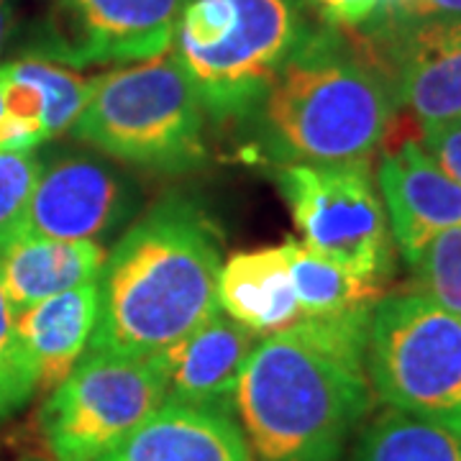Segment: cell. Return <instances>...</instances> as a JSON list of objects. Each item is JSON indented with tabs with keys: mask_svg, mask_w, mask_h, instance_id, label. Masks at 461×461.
Here are the masks:
<instances>
[{
	"mask_svg": "<svg viewBox=\"0 0 461 461\" xmlns=\"http://www.w3.org/2000/svg\"><path fill=\"white\" fill-rule=\"evenodd\" d=\"M369 318H303L257 341L233 397L254 461H341L372 405Z\"/></svg>",
	"mask_w": 461,
	"mask_h": 461,
	"instance_id": "cell-1",
	"label": "cell"
},
{
	"mask_svg": "<svg viewBox=\"0 0 461 461\" xmlns=\"http://www.w3.org/2000/svg\"><path fill=\"white\" fill-rule=\"evenodd\" d=\"M221 233L193 200L149 208L105 257L87 351L157 357L218 311Z\"/></svg>",
	"mask_w": 461,
	"mask_h": 461,
	"instance_id": "cell-2",
	"label": "cell"
},
{
	"mask_svg": "<svg viewBox=\"0 0 461 461\" xmlns=\"http://www.w3.org/2000/svg\"><path fill=\"white\" fill-rule=\"evenodd\" d=\"M397 108L393 80L362 36L308 26L244 123L272 165L344 162L387 139Z\"/></svg>",
	"mask_w": 461,
	"mask_h": 461,
	"instance_id": "cell-3",
	"label": "cell"
},
{
	"mask_svg": "<svg viewBox=\"0 0 461 461\" xmlns=\"http://www.w3.org/2000/svg\"><path fill=\"white\" fill-rule=\"evenodd\" d=\"M303 0H185L172 57L215 123H244L308 32Z\"/></svg>",
	"mask_w": 461,
	"mask_h": 461,
	"instance_id": "cell-4",
	"label": "cell"
},
{
	"mask_svg": "<svg viewBox=\"0 0 461 461\" xmlns=\"http://www.w3.org/2000/svg\"><path fill=\"white\" fill-rule=\"evenodd\" d=\"M205 108L177 59L159 54L95 75L72 139L129 167L180 175L208 162Z\"/></svg>",
	"mask_w": 461,
	"mask_h": 461,
	"instance_id": "cell-5",
	"label": "cell"
},
{
	"mask_svg": "<svg viewBox=\"0 0 461 461\" xmlns=\"http://www.w3.org/2000/svg\"><path fill=\"white\" fill-rule=\"evenodd\" d=\"M366 377L387 408L461 433V318L418 290L382 295L366 330Z\"/></svg>",
	"mask_w": 461,
	"mask_h": 461,
	"instance_id": "cell-6",
	"label": "cell"
},
{
	"mask_svg": "<svg viewBox=\"0 0 461 461\" xmlns=\"http://www.w3.org/2000/svg\"><path fill=\"white\" fill-rule=\"evenodd\" d=\"M165 402L157 357L87 351L47 393L39 426L54 461H100Z\"/></svg>",
	"mask_w": 461,
	"mask_h": 461,
	"instance_id": "cell-7",
	"label": "cell"
},
{
	"mask_svg": "<svg viewBox=\"0 0 461 461\" xmlns=\"http://www.w3.org/2000/svg\"><path fill=\"white\" fill-rule=\"evenodd\" d=\"M275 182L290 205L303 244L362 277L387 285L395 241L369 157L282 165L275 169Z\"/></svg>",
	"mask_w": 461,
	"mask_h": 461,
	"instance_id": "cell-8",
	"label": "cell"
},
{
	"mask_svg": "<svg viewBox=\"0 0 461 461\" xmlns=\"http://www.w3.org/2000/svg\"><path fill=\"white\" fill-rule=\"evenodd\" d=\"M185 0H59L33 57L59 65H129L172 47Z\"/></svg>",
	"mask_w": 461,
	"mask_h": 461,
	"instance_id": "cell-9",
	"label": "cell"
},
{
	"mask_svg": "<svg viewBox=\"0 0 461 461\" xmlns=\"http://www.w3.org/2000/svg\"><path fill=\"white\" fill-rule=\"evenodd\" d=\"M136 208V185L108 157L62 154L41 169L18 236L98 241L131 221Z\"/></svg>",
	"mask_w": 461,
	"mask_h": 461,
	"instance_id": "cell-10",
	"label": "cell"
},
{
	"mask_svg": "<svg viewBox=\"0 0 461 461\" xmlns=\"http://www.w3.org/2000/svg\"><path fill=\"white\" fill-rule=\"evenodd\" d=\"M384 65L397 105L420 126L461 115V21L415 23L362 33Z\"/></svg>",
	"mask_w": 461,
	"mask_h": 461,
	"instance_id": "cell-11",
	"label": "cell"
},
{
	"mask_svg": "<svg viewBox=\"0 0 461 461\" xmlns=\"http://www.w3.org/2000/svg\"><path fill=\"white\" fill-rule=\"evenodd\" d=\"M377 187L393 241L408 264L430 239L461 226V185L430 159L418 139H408L382 157Z\"/></svg>",
	"mask_w": 461,
	"mask_h": 461,
	"instance_id": "cell-12",
	"label": "cell"
},
{
	"mask_svg": "<svg viewBox=\"0 0 461 461\" xmlns=\"http://www.w3.org/2000/svg\"><path fill=\"white\" fill-rule=\"evenodd\" d=\"M259 339L215 311L177 344L157 354L165 369L167 400L230 412L244 364Z\"/></svg>",
	"mask_w": 461,
	"mask_h": 461,
	"instance_id": "cell-13",
	"label": "cell"
},
{
	"mask_svg": "<svg viewBox=\"0 0 461 461\" xmlns=\"http://www.w3.org/2000/svg\"><path fill=\"white\" fill-rule=\"evenodd\" d=\"M100 461H254L230 412L169 402Z\"/></svg>",
	"mask_w": 461,
	"mask_h": 461,
	"instance_id": "cell-14",
	"label": "cell"
},
{
	"mask_svg": "<svg viewBox=\"0 0 461 461\" xmlns=\"http://www.w3.org/2000/svg\"><path fill=\"white\" fill-rule=\"evenodd\" d=\"M98 280L39 300L16 313V329L36 375V393H51L85 357L98 323Z\"/></svg>",
	"mask_w": 461,
	"mask_h": 461,
	"instance_id": "cell-15",
	"label": "cell"
},
{
	"mask_svg": "<svg viewBox=\"0 0 461 461\" xmlns=\"http://www.w3.org/2000/svg\"><path fill=\"white\" fill-rule=\"evenodd\" d=\"M218 308L257 336L290 329L300 321L285 247L236 251L221 264Z\"/></svg>",
	"mask_w": 461,
	"mask_h": 461,
	"instance_id": "cell-16",
	"label": "cell"
},
{
	"mask_svg": "<svg viewBox=\"0 0 461 461\" xmlns=\"http://www.w3.org/2000/svg\"><path fill=\"white\" fill-rule=\"evenodd\" d=\"M108 251L100 241L18 236L0 247V277L14 311L100 280Z\"/></svg>",
	"mask_w": 461,
	"mask_h": 461,
	"instance_id": "cell-17",
	"label": "cell"
},
{
	"mask_svg": "<svg viewBox=\"0 0 461 461\" xmlns=\"http://www.w3.org/2000/svg\"><path fill=\"white\" fill-rule=\"evenodd\" d=\"M282 247L290 264V277L300 305V321L375 308L379 297L384 295V282L362 277L346 269L344 264L313 251L303 241L290 239Z\"/></svg>",
	"mask_w": 461,
	"mask_h": 461,
	"instance_id": "cell-18",
	"label": "cell"
},
{
	"mask_svg": "<svg viewBox=\"0 0 461 461\" xmlns=\"http://www.w3.org/2000/svg\"><path fill=\"white\" fill-rule=\"evenodd\" d=\"M351 461H461V433L387 408L362 430Z\"/></svg>",
	"mask_w": 461,
	"mask_h": 461,
	"instance_id": "cell-19",
	"label": "cell"
},
{
	"mask_svg": "<svg viewBox=\"0 0 461 461\" xmlns=\"http://www.w3.org/2000/svg\"><path fill=\"white\" fill-rule=\"evenodd\" d=\"M5 72L36 95L47 139L67 133L75 126L95 87V77L33 54L5 62Z\"/></svg>",
	"mask_w": 461,
	"mask_h": 461,
	"instance_id": "cell-20",
	"label": "cell"
},
{
	"mask_svg": "<svg viewBox=\"0 0 461 461\" xmlns=\"http://www.w3.org/2000/svg\"><path fill=\"white\" fill-rule=\"evenodd\" d=\"M411 267L418 293L461 318V226L430 239Z\"/></svg>",
	"mask_w": 461,
	"mask_h": 461,
	"instance_id": "cell-21",
	"label": "cell"
},
{
	"mask_svg": "<svg viewBox=\"0 0 461 461\" xmlns=\"http://www.w3.org/2000/svg\"><path fill=\"white\" fill-rule=\"evenodd\" d=\"M36 395V375L16 329V311L0 277V420Z\"/></svg>",
	"mask_w": 461,
	"mask_h": 461,
	"instance_id": "cell-22",
	"label": "cell"
},
{
	"mask_svg": "<svg viewBox=\"0 0 461 461\" xmlns=\"http://www.w3.org/2000/svg\"><path fill=\"white\" fill-rule=\"evenodd\" d=\"M41 169L44 162L33 149L0 151V247L23 229Z\"/></svg>",
	"mask_w": 461,
	"mask_h": 461,
	"instance_id": "cell-23",
	"label": "cell"
},
{
	"mask_svg": "<svg viewBox=\"0 0 461 461\" xmlns=\"http://www.w3.org/2000/svg\"><path fill=\"white\" fill-rule=\"evenodd\" d=\"M323 26L344 33H366L390 14V0H311Z\"/></svg>",
	"mask_w": 461,
	"mask_h": 461,
	"instance_id": "cell-24",
	"label": "cell"
},
{
	"mask_svg": "<svg viewBox=\"0 0 461 461\" xmlns=\"http://www.w3.org/2000/svg\"><path fill=\"white\" fill-rule=\"evenodd\" d=\"M418 141L430 159L456 185H461V115L441 123L420 126Z\"/></svg>",
	"mask_w": 461,
	"mask_h": 461,
	"instance_id": "cell-25",
	"label": "cell"
},
{
	"mask_svg": "<svg viewBox=\"0 0 461 461\" xmlns=\"http://www.w3.org/2000/svg\"><path fill=\"white\" fill-rule=\"evenodd\" d=\"M446 21H461V0H400L395 14L372 32L415 26V23H446Z\"/></svg>",
	"mask_w": 461,
	"mask_h": 461,
	"instance_id": "cell-26",
	"label": "cell"
},
{
	"mask_svg": "<svg viewBox=\"0 0 461 461\" xmlns=\"http://www.w3.org/2000/svg\"><path fill=\"white\" fill-rule=\"evenodd\" d=\"M11 26H14V8H11V0H0V54L5 50L8 36H11Z\"/></svg>",
	"mask_w": 461,
	"mask_h": 461,
	"instance_id": "cell-27",
	"label": "cell"
},
{
	"mask_svg": "<svg viewBox=\"0 0 461 461\" xmlns=\"http://www.w3.org/2000/svg\"><path fill=\"white\" fill-rule=\"evenodd\" d=\"M5 115V75H3V65H0V123Z\"/></svg>",
	"mask_w": 461,
	"mask_h": 461,
	"instance_id": "cell-28",
	"label": "cell"
},
{
	"mask_svg": "<svg viewBox=\"0 0 461 461\" xmlns=\"http://www.w3.org/2000/svg\"><path fill=\"white\" fill-rule=\"evenodd\" d=\"M21 461H33V459H21Z\"/></svg>",
	"mask_w": 461,
	"mask_h": 461,
	"instance_id": "cell-29",
	"label": "cell"
}]
</instances>
